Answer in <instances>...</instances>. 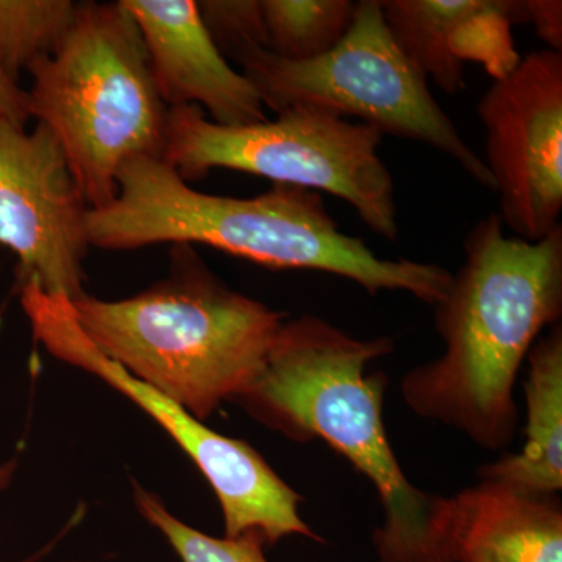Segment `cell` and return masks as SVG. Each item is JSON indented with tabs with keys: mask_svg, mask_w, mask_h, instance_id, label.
<instances>
[{
	"mask_svg": "<svg viewBox=\"0 0 562 562\" xmlns=\"http://www.w3.org/2000/svg\"><path fill=\"white\" fill-rule=\"evenodd\" d=\"M382 139L371 125L321 106H292L273 121L239 127L216 124L195 105L173 106L161 160L183 180L231 169L327 192L349 203L375 235L395 241V184L379 154Z\"/></svg>",
	"mask_w": 562,
	"mask_h": 562,
	"instance_id": "obj_6",
	"label": "cell"
},
{
	"mask_svg": "<svg viewBox=\"0 0 562 562\" xmlns=\"http://www.w3.org/2000/svg\"><path fill=\"white\" fill-rule=\"evenodd\" d=\"M70 303L101 353L202 422L249 391L286 321L225 286L190 250L169 279L138 295Z\"/></svg>",
	"mask_w": 562,
	"mask_h": 562,
	"instance_id": "obj_4",
	"label": "cell"
},
{
	"mask_svg": "<svg viewBox=\"0 0 562 562\" xmlns=\"http://www.w3.org/2000/svg\"><path fill=\"white\" fill-rule=\"evenodd\" d=\"M31 117L27 91L0 65V122L25 127Z\"/></svg>",
	"mask_w": 562,
	"mask_h": 562,
	"instance_id": "obj_20",
	"label": "cell"
},
{
	"mask_svg": "<svg viewBox=\"0 0 562 562\" xmlns=\"http://www.w3.org/2000/svg\"><path fill=\"white\" fill-rule=\"evenodd\" d=\"M527 441L516 454L480 469V480L531 494L558 495L562 487V328L553 325L527 357Z\"/></svg>",
	"mask_w": 562,
	"mask_h": 562,
	"instance_id": "obj_14",
	"label": "cell"
},
{
	"mask_svg": "<svg viewBox=\"0 0 562 562\" xmlns=\"http://www.w3.org/2000/svg\"><path fill=\"white\" fill-rule=\"evenodd\" d=\"M464 254L435 305L443 353L403 376V401L482 449L505 450L519 417L517 375L543 328L561 319L562 227L530 243L490 214L468 233Z\"/></svg>",
	"mask_w": 562,
	"mask_h": 562,
	"instance_id": "obj_1",
	"label": "cell"
},
{
	"mask_svg": "<svg viewBox=\"0 0 562 562\" xmlns=\"http://www.w3.org/2000/svg\"><path fill=\"white\" fill-rule=\"evenodd\" d=\"M88 214L54 133L0 122V246L20 258L22 284L69 301L85 294Z\"/></svg>",
	"mask_w": 562,
	"mask_h": 562,
	"instance_id": "obj_10",
	"label": "cell"
},
{
	"mask_svg": "<svg viewBox=\"0 0 562 562\" xmlns=\"http://www.w3.org/2000/svg\"><path fill=\"white\" fill-rule=\"evenodd\" d=\"M87 227L90 246L99 249L203 244L272 269L342 277L372 295L408 292L432 306L453 277L432 262L380 258L361 238L339 231L321 192L276 184L249 199L206 194L155 157L122 166L116 199L90 210Z\"/></svg>",
	"mask_w": 562,
	"mask_h": 562,
	"instance_id": "obj_3",
	"label": "cell"
},
{
	"mask_svg": "<svg viewBox=\"0 0 562 562\" xmlns=\"http://www.w3.org/2000/svg\"><path fill=\"white\" fill-rule=\"evenodd\" d=\"M457 562H562L557 495L480 480L452 495Z\"/></svg>",
	"mask_w": 562,
	"mask_h": 562,
	"instance_id": "obj_13",
	"label": "cell"
},
{
	"mask_svg": "<svg viewBox=\"0 0 562 562\" xmlns=\"http://www.w3.org/2000/svg\"><path fill=\"white\" fill-rule=\"evenodd\" d=\"M136 505L144 519L168 539L181 562H268L261 532L247 531L236 538H213L195 530L168 512L154 494L136 486Z\"/></svg>",
	"mask_w": 562,
	"mask_h": 562,
	"instance_id": "obj_17",
	"label": "cell"
},
{
	"mask_svg": "<svg viewBox=\"0 0 562 562\" xmlns=\"http://www.w3.org/2000/svg\"><path fill=\"white\" fill-rule=\"evenodd\" d=\"M387 27L406 57L449 95L464 90V60L492 54L506 69L519 63L509 27L519 2L497 0H383Z\"/></svg>",
	"mask_w": 562,
	"mask_h": 562,
	"instance_id": "obj_12",
	"label": "cell"
},
{
	"mask_svg": "<svg viewBox=\"0 0 562 562\" xmlns=\"http://www.w3.org/2000/svg\"><path fill=\"white\" fill-rule=\"evenodd\" d=\"M138 25L151 76L168 109L195 105L227 127L268 120L260 95L222 57L194 0H121Z\"/></svg>",
	"mask_w": 562,
	"mask_h": 562,
	"instance_id": "obj_11",
	"label": "cell"
},
{
	"mask_svg": "<svg viewBox=\"0 0 562 562\" xmlns=\"http://www.w3.org/2000/svg\"><path fill=\"white\" fill-rule=\"evenodd\" d=\"M29 72L31 116L60 143L90 210L116 199L125 162L161 158L169 109L121 2L79 3L61 46Z\"/></svg>",
	"mask_w": 562,
	"mask_h": 562,
	"instance_id": "obj_5",
	"label": "cell"
},
{
	"mask_svg": "<svg viewBox=\"0 0 562 562\" xmlns=\"http://www.w3.org/2000/svg\"><path fill=\"white\" fill-rule=\"evenodd\" d=\"M238 65L265 109L279 114L292 106L312 105L357 117L382 135L441 151L476 183L494 191L486 162L462 139L432 98L427 77L392 36L380 0L357 2L349 32L319 58L288 61L272 52L255 50Z\"/></svg>",
	"mask_w": 562,
	"mask_h": 562,
	"instance_id": "obj_7",
	"label": "cell"
},
{
	"mask_svg": "<svg viewBox=\"0 0 562 562\" xmlns=\"http://www.w3.org/2000/svg\"><path fill=\"white\" fill-rule=\"evenodd\" d=\"M79 3L0 0V65L20 80L22 70L50 57L68 35Z\"/></svg>",
	"mask_w": 562,
	"mask_h": 562,
	"instance_id": "obj_16",
	"label": "cell"
},
{
	"mask_svg": "<svg viewBox=\"0 0 562 562\" xmlns=\"http://www.w3.org/2000/svg\"><path fill=\"white\" fill-rule=\"evenodd\" d=\"M486 128V168L501 220L525 241L561 227L562 54L532 52L495 77L479 106Z\"/></svg>",
	"mask_w": 562,
	"mask_h": 562,
	"instance_id": "obj_9",
	"label": "cell"
},
{
	"mask_svg": "<svg viewBox=\"0 0 562 562\" xmlns=\"http://www.w3.org/2000/svg\"><path fill=\"white\" fill-rule=\"evenodd\" d=\"M14 471H16V462L10 461L7 464L0 465V491L9 486Z\"/></svg>",
	"mask_w": 562,
	"mask_h": 562,
	"instance_id": "obj_21",
	"label": "cell"
},
{
	"mask_svg": "<svg viewBox=\"0 0 562 562\" xmlns=\"http://www.w3.org/2000/svg\"><path fill=\"white\" fill-rule=\"evenodd\" d=\"M269 52L288 61H310L330 52L349 32L357 2L261 0Z\"/></svg>",
	"mask_w": 562,
	"mask_h": 562,
	"instance_id": "obj_15",
	"label": "cell"
},
{
	"mask_svg": "<svg viewBox=\"0 0 562 562\" xmlns=\"http://www.w3.org/2000/svg\"><path fill=\"white\" fill-rule=\"evenodd\" d=\"M21 301L33 335L49 353L99 376L131 398L191 458L216 494L227 538L258 531L268 543L288 536L321 541L299 513L301 495L277 475L254 447L211 430L179 403L109 360L81 330L69 299L24 283Z\"/></svg>",
	"mask_w": 562,
	"mask_h": 562,
	"instance_id": "obj_8",
	"label": "cell"
},
{
	"mask_svg": "<svg viewBox=\"0 0 562 562\" xmlns=\"http://www.w3.org/2000/svg\"><path fill=\"white\" fill-rule=\"evenodd\" d=\"M392 350L390 338L357 339L317 316L284 321L260 376L236 403L292 441L328 443L375 486L380 562H457L452 497L414 486L387 439V380L368 368Z\"/></svg>",
	"mask_w": 562,
	"mask_h": 562,
	"instance_id": "obj_2",
	"label": "cell"
},
{
	"mask_svg": "<svg viewBox=\"0 0 562 562\" xmlns=\"http://www.w3.org/2000/svg\"><path fill=\"white\" fill-rule=\"evenodd\" d=\"M527 22L535 25L536 32L541 36L550 49H562V3L560 0H528L525 2Z\"/></svg>",
	"mask_w": 562,
	"mask_h": 562,
	"instance_id": "obj_19",
	"label": "cell"
},
{
	"mask_svg": "<svg viewBox=\"0 0 562 562\" xmlns=\"http://www.w3.org/2000/svg\"><path fill=\"white\" fill-rule=\"evenodd\" d=\"M199 14L222 57L239 63L255 50H269L261 0H202Z\"/></svg>",
	"mask_w": 562,
	"mask_h": 562,
	"instance_id": "obj_18",
	"label": "cell"
}]
</instances>
